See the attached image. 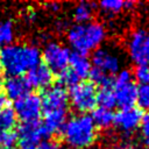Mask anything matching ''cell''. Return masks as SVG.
I'll use <instances>...</instances> for the list:
<instances>
[{
	"mask_svg": "<svg viewBox=\"0 0 149 149\" xmlns=\"http://www.w3.org/2000/svg\"><path fill=\"white\" fill-rule=\"evenodd\" d=\"M43 125L49 135L61 132L68 120L69 97L64 87L54 85L44 90L42 97Z\"/></svg>",
	"mask_w": 149,
	"mask_h": 149,
	"instance_id": "obj_2",
	"label": "cell"
},
{
	"mask_svg": "<svg viewBox=\"0 0 149 149\" xmlns=\"http://www.w3.org/2000/svg\"><path fill=\"white\" fill-rule=\"evenodd\" d=\"M133 76L140 85L149 84V65H136Z\"/></svg>",
	"mask_w": 149,
	"mask_h": 149,
	"instance_id": "obj_25",
	"label": "cell"
},
{
	"mask_svg": "<svg viewBox=\"0 0 149 149\" xmlns=\"http://www.w3.org/2000/svg\"><path fill=\"white\" fill-rule=\"evenodd\" d=\"M139 105V109H143L149 112V84L140 85L137 87L136 93V102Z\"/></svg>",
	"mask_w": 149,
	"mask_h": 149,
	"instance_id": "obj_22",
	"label": "cell"
},
{
	"mask_svg": "<svg viewBox=\"0 0 149 149\" xmlns=\"http://www.w3.org/2000/svg\"><path fill=\"white\" fill-rule=\"evenodd\" d=\"M65 144L72 149H87L97 141V127L87 114H77L68 119L61 129Z\"/></svg>",
	"mask_w": 149,
	"mask_h": 149,
	"instance_id": "obj_4",
	"label": "cell"
},
{
	"mask_svg": "<svg viewBox=\"0 0 149 149\" xmlns=\"http://www.w3.org/2000/svg\"><path fill=\"white\" fill-rule=\"evenodd\" d=\"M142 112L139 108L129 107V108H120V111L114 114L113 125L123 134L130 135L135 132L142 120Z\"/></svg>",
	"mask_w": 149,
	"mask_h": 149,
	"instance_id": "obj_11",
	"label": "cell"
},
{
	"mask_svg": "<svg viewBox=\"0 0 149 149\" xmlns=\"http://www.w3.org/2000/svg\"><path fill=\"white\" fill-rule=\"evenodd\" d=\"M57 78H58V83H59L58 85L62 86V87H64V88H65V86L72 87L73 85H76L77 83H79L78 77L70 69H68V68L65 70L58 72Z\"/></svg>",
	"mask_w": 149,
	"mask_h": 149,
	"instance_id": "obj_23",
	"label": "cell"
},
{
	"mask_svg": "<svg viewBox=\"0 0 149 149\" xmlns=\"http://www.w3.org/2000/svg\"><path fill=\"white\" fill-rule=\"evenodd\" d=\"M40 61L41 50L35 44L10 43L0 49V66L8 77L27 73Z\"/></svg>",
	"mask_w": 149,
	"mask_h": 149,
	"instance_id": "obj_1",
	"label": "cell"
},
{
	"mask_svg": "<svg viewBox=\"0 0 149 149\" xmlns=\"http://www.w3.org/2000/svg\"><path fill=\"white\" fill-rule=\"evenodd\" d=\"M69 69L78 77V79H84L86 77H88L91 69H92V64L90 58L84 55V54H79V52H71L70 56V61H69Z\"/></svg>",
	"mask_w": 149,
	"mask_h": 149,
	"instance_id": "obj_15",
	"label": "cell"
},
{
	"mask_svg": "<svg viewBox=\"0 0 149 149\" xmlns=\"http://www.w3.org/2000/svg\"><path fill=\"white\" fill-rule=\"evenodd\" d=\"M97 87L91 81H79L68 93L69 102L80 114L92 112L97 106Z\"/></svg>",
	"mask_w": 149,
	"mask_h": 149,
	"instance_id": "obj_5",
	"label": "cell"
},
{
	"mask_svg": "<svg viewBox=\"0 0 149 149\" xmlns=\"http://www.w3.org/2000/svg\"><path fill=\"white\" fill-rule=\"evenodd\" d=\"M17 118L12 107H3L0 111V132H7L13 130V128L16 126Z\"/></svg>",
	"mask_w": 149,
	"mask_h": 149,
	"instance_id": "obj_19",
	"label": "cell"
},
{
	"mask_svg": "<svg viewBox=\"0 0 149 149\" xmlns=\"http://www.w3.org/2000/svg\"><path fill=\"white\" fill-rule=\"evenodd\" d=\"M23 17L26 21L28 22H31L36 19V12L33 9V8H27L24 9V14H23Z\"/></svg>",
	"mask_w": 149,
	"mask_h": 149,
	"instance_id": "obj_28",
	"label": "cell"
},
{
	"mask_svg": "<svg viewBox=\"0 0 149 149\" xmlns=\"http://www.w3.org/2000/svg\"><path fill=\"white\" fill-rule=\"evenodd\" d=\"M17 144V135L14 130L0 132V149H14Z\"/></svg>",
	"mask_w": 149,
	"mask_h": 149,
	"instance_id": "obj_24",
	"label": "cell"
},
{
	"mask_svg": "<svg viewBox=\"0 0 149 149\" xmlns=\"http://www.w3.org/2000/svg\"><path fill=\"white\" fill-rule=\"evenodd\" d=\"M70 56V49L56 41L47 42L41 51V58L44 61L43 64L47 65L52 72L57 73L69 66Z\"/></svg>",
	"mask_w": 149,
	"mask_h": 149,
	"instance_id": "obj_8",
	"label": "cell"
},
{
	"mask_svg": "<svg viewBox=\"0 0 149 149\" xmlns=\"http://www.w3.org/2000/svg\"><path fill=\"white\" fill-rule=\"evenodd\" d=\"M19 149H40V148L38 144H34V143H20Z\"/></svg>",
	"mask_w": 149,
	"mask_h": 149,
	"instance_id": "obj_29",
	"label": "cell"
},
{
	"mask_svg": "<svg viewBox=\"0 0 149 149\" xmlns=\"http://www.w3.org/2000/svg\"><path fill=\"white\" fill-rule=\"evenodd\" d=\"M16 118L22 122H35L38 121L42 114V101L41 95L37 93L29 92L26 95L14 101L13 107Z\"/></svg>",
	"mask_w": 149,
	"mask_h": 149,
	"instance_id": "obj_9",
	"label": "cell"
},
{
	"mask_svg": "<svg viewBox=\"0 0 149 149\" xmlns=\"http://www.w3.org/2000/svg\"><path fill=\"white\" fill-rule=\"evenodd\" d=\"M98 8L107 16L116 15L125 9V1L121 0H105L98 3Z\"/></svg>",
	"mask_w": 149,
	"mask_h": 149,
	"instance_id": "obj_21",
	"label": "cell"
},
{
	"mask_svg": "<svg viewBox=\"0 0 149 149\" xmlns=\"http://www.w3.org/2000/svg\"><path fill=\"white\" fill-rule=\"evenodd\" d=\"M147 10H148V14H149V3L147 5Z\"/></svg>",
	"mask_w": 149,
	"mask_h": 149,
	"instance_id": "obj_33",
	"label": "cell"
},
{
	"mask_svg": "<svg viewBox=\"0 0 149 149\" xmlns=\"http://www.w3.org/2000/svg\"><path fill=\"white\" fill-rule=\"evenodd\" d=\"M94 10H95L94 3H91L88 1H80L73 8V13H72L73 20L76 21V23L91 22L93 21Z\"/></svg>",
	"mask_w": 149,
	"mask_h": 149,
	"instance_id": "obj_16",
	"label": "cell"
},
{
	"mask_svg": "<svg viewBox=\"0 0 149 149\" xmlns=\"http://www.w3.org/2000/svg\"><path fill=\"white\" fill-rule=\"evenodd\" d=\"M3 87V92H5V97H7L8 99L12 100H17L21 97L26 95L27 93H29L30 86L27 83L26 78L22 76H10L7 77L2 84Z\"/></svg>",
	"mask_w": 149,
	"mask_h": 149,
	"instance_id": "obj_14",
	"label": "cell"
},
{
	"mask_svg": "<svg viewBox=\"0 0 149 149\" xmlns=\"http://www.w3.org/2000/svg\"><path fill=\"white\" fill-rule=\"evenodd\" d=\"M92 68L100 70L106 74H116L121 70V58L116 51L111 48H98L93 51L90 59Z\"/></svg>",
	"mask_w": 149,
	"mask_h": 149,
	"instance_id": "obj_10",
	"label": "cell"
},
{
	"mask_svg": "<svg viewBox=\"0 0 149 149\" xmlns=\"http://www.w3.org/2000/svg\"><path fill=\"white\" fill-rule=\"evenodd\" d=\"M16 135H17V144L20 143L40 144L43 139L49 136V133L43 123L35 121V122H22L19 126Z\"/></svg>",
	"mask_w": 149,
	"mask_h": 149,
	"instance_id": "obj_12",
	"label": "cell"
},
{
	"mask_svg": "<svg viewBox=\"0 0 149 149\" xmlns=\"http://www.w3.org/2000/svg\"><path fill=\"white\" fill-rule=\"evenodd\" d=\"M111 149H130L129 147H127V146H122V144H118V146H114V147H112Z\"/></svg>",
	"mask_w": 149,
	"mask_h": 149,
	"instance_id": "obj_32",
	"label": "cell"
},
{
	"mask_svg": "<svg viewBox=\"0 0 149 149\" xmlns=\"http://www.w3.org/2000/svg\"><path fill=\"white\" fill-rule=\"evenodd\" d=\"M129 58L136 65H149V31L135 28L130 31L126 42Z\"/></svg>",
	"mask_w": 149,
	"mask_h": 149,
	"instance_id": "obj_7",
	"label": "cell"
},
{
	"mask_svg": "<svg viewBox=\"0 0 149 149\" xmlns=\"http://www.w3.org/2000/svg\"><path fill=\"white\" fill-rule=\"evenodd\" d=\"M6 104H7L6 97H5L2 93H0V111H1L3 107H6Z\"/></svg>",
	"mask_w": 149,
	"mask_h": 149,
	"instance_id": "obj_31",
	"label": "cell"
},
{
	"mask_svg": "<svg viewBox=\"0 0 149 149\" xmlns=\"http://www.w3.org/2000/svg\"><path fill=\"white\" fill-rule=\"evenodd\" d=\"M115 102L121 108L134 107L136 102L137 86L133 80V73L128 69H121L113 80Z\"/></svg>",
	"mask_w": 149,
	"mask_h": 149,
	"instance_id": "obj_6",
	"label": "cell"
},
{
	"mask_svg": "<svg viewBox=\"0 0 149 149\" xmlns=\"http://www.w3.org/2000/svg\"><path fill=\"white\" fill-rule=\"evenodd\" d=\"M0 74H1V66H0Z\"/></svg>",
	"mask_w": 149,
	"mask_h": 149,
	"instance_id": "obj_34",
	"label": "cell"
},
{
	"mask_svg": "<svg viewBox=\"0 0 149 149\" xmlns=\"http://www.w3.org/2000/svg\"><path fill=\"white\" fill-rule=\"evenodd\" d=\"M40 149H62L61 144L55 140H43L38 144Z\"/></svg>",
	"mask_w": 149,
	"mask_h": 149,
	"instance_id": "obj_27",
	"label": "cell"
},
{
	"mask_svg": "<svg viewBox=\"0 0 149 149\" xmlns=\"http://www.w3.org/2000/svg\"><path fill=\"white\" fill-rule=\"evenodd\" d=\"M47 8L50 12H58L59 10V3H57V2H48L47 3Z\"/></svg>",
	"mask_w": 149,
	"mask_h": 149,
	"instance_id": "obj_30",
	"label": "cell"
},
{
	"mask_svg": "<svg viewBox=\"0 0 149 149\" xmlns=\"http://www.w3.org/2000/svg\"><path fill=\"white\" fill-rule=\"evenodd\" d=\"M24 77L30 87L35 88H48L51 86L54 80V72L44 64H38L29 70Z\"/></svg>",
	"mask_w": 149,
	"mask_h": 149,
	"instance_id": "obj_13",
	"label": "cell"
},
{
	"mask_svg": "<svg viewBox=\"0 0 149 149\" xmlns=\"http://www.w3.org/2000/svg\"><path fill=\"white\" fill-rule=\"evenodd\" d=\"M15 37L14 24L10 20H0V49L13 43Z\"/></svg>",
	"mask_w": 149,
	"mask_h": 149,
	"instance_id": "obj_20",
	"label": "cell"
},
{
	"mask_svg": "<svg viewBox=\"0 0 149 149\" xmlns=\"http://www.w3.org/2000/svg\"><path fill=\"white\" fill-rule=\"evenodd\" d=\"M139 128H140L141 141L143 142L144 146L149 147V113H147L142 116Z\"/></svg>",
	"mask_w": 149,
	"mask_h": 149,
	"instance_id": "obj_26",
	"label": "cell"
},
{
	"mask_svg": "<svg viewBox=\"0 0 149 149\" xmlns=\"http://www.w3.org/2000/svg\"><path fill=\"white\" fill-rule=\"evenodd\" d=\"M97 104H99V107H104L107 109H112L116 105L113 84L100 87L97 93Z\"/></svg>",
	"mask_w": 149,
	"mask_h": 149,
	"instance_id": "obj_18",
	"label": "cell"
},
{
	"mask_svg": "<svg viewBox=\"0 0 149 149\" xmlns=\"http://www.w3.org/2000/svg\"><path fill=\"white\" fill-rule=\"evenodd\" d=\"M91 118H92L94 126L100 129H108L113 125V121H114V114L112 109H107L104 107L94 108Z\"/></svg>",
	"mask_w": 149,
	"mask_h": 149,
	"instance_id": "obj_17",
	"label": "cell"
},
{
	"mask_svg": "<svg viewBox=\"0 0 149 149\" xmlns=\"http://www.w3.org/2000/svg\"><path fill=\"white\" fill-rule=\"evenodd\" d=\"M107 36L105 26L97 21L87 23H76L69 27L66 31V40L74 52L86 55L94 51L104 43Z\"/></svg>",
	"mask_w": 149,
	"mask_h": 149,
	"instance_id": "obj_3",
	"label": "cell"
}]
</instances>
